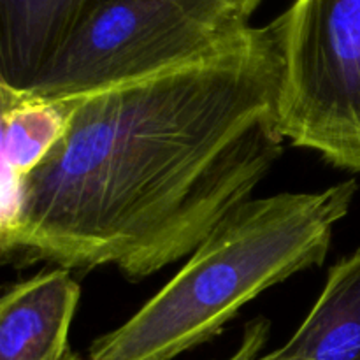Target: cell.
<instances>
[{"label":"cell","instance_id":"1","mask_svg":"<svg viewBox=\"0 0 360 360\" xmlns=\"http://www.w3.org/2000/svg\"><path fill=\"white\" fill-rule=\"evenodd\" d=\"M281 20L202 56L76 95L65 136L0 227L2 264L112 266L139 281L190 257L283 155Z\"/></svg>","mask_w":360,"mask_h":360},{"label":"cell","instance_id":"2","mask_svg":"<svg viewBox=\"0 0 360 360\" xmlns=\"http://www.w3.org/2000/svg\"><path fill=\"white\" fill-rule=\"evenodd\" d=\"M357 181L250 199L125 323L97 338L90 360H174L221 333L267 288L320 267Z\"/></svg>","mask_w":360,"mask_h":360},{"label":"cell","instance_id":"3","mask_svg":"<svg viewBox=\"0 0 360 360\" xmlns=\"http://www.w3.org/2000/svg\"><path fill=\"white\" fill-rule=\"evenodd\" d=\"M248 27L227 0H102L27 90L90 94L206 55Z\"/></svg>","mask_w":360,"mask_h":360},{"label":"cell","instance_id":"4","mask_svg":"<svg viewBox=\"0 0 360 360\" xmlns=\"http://www.w3.org/2000/svg\"><path fill=\"white\" fill-rule=\"evenodd\" d=\"M280 20L281 134L360 172V0H294Z\"/></svg>","mask_w":360,"mask_h":360},{"label":"cell","instance_id":"5","mask_svg":"<svg viewBox=\"0 0 360 360\" xmlns=\"http://www.w3.org/2000/svg\"><path fill=\"white\" fill-rule=\"evenodd\" d=\"M79 299V283L63 267L7 288L0 301V360L63 357Z\"/></svg>","mask_w":360,"mask_h":360},{"label":"cell","instance_id":"6","mask_svg":"<svg viewBox=\"0 0 360 360\" xmlns=\"http://www.w3.org/2000/svg\"><path fill=\"white\" fill-rule=\"evenodd\" d=\"M76 97H48L0 83L2 206L0 227L14 220L28 176L62 141Z\"/></svg>","mask_w":360,"mask_h":360},{"label":"cell","instance_id":"7","mask_svg":"<svg viewBox=\"0 0 360 360\" xmlns=\"http://www.w3.org/2000/svg\"><path fill=\"white\" fill-rule=\"evenodd\" d=\"M102 0H0V83L27 90Z\"/></svg>","mask_w":360,"mask_h":360},{"label":"cell","instance_id":"8","mask_svg":"<svg viewBox=\"0 0 360 360\" xmlns=\"http://www.w3.org/2000/svg\"><path fill=\"white\" fill-rule=\"evenodd\" d=\"M285 347L309 360H360V248L330 267L322 294Z\"/></svg>","mask_w":360,"mask_h":360},{"label":"cell","instance_id":"9","mask_svg":"<svg viewBox=\"0 0 360 360\" xmlns=\"http://www.w3.org/2000/svg\"><path fill=\"white\" fill-rule=\"evenodd\" d=\"M269 320L259 316L255 320H250L243 333V340L236 354L225 360H309L302 357L301 354H295L294 350L287 348L283 345L278 350L269 352V354H260L269 340Z\"/></svg>","mask_w":360,"mask_h":360},{"label":"cell","instance_id":"10","mask_svg":"<svg viewBox=\"0 0 360 360\" xmlns=\"http://www.w3.org/2000/svg\"><path fill=\"white\" fill-rule=\"evenodd\" d=\"M227 2L231 4V6L234 7L239 14H243L246 20H250V16L255 13L257 7L262 4V0H227Z\"/></svg>","mask_w":360,"mask_h":360},{"label":"cell","instance_id":"11","mask_svg":"<svg viewBox=\"0 0 360 360\" xmlns=\"http://www.w3.org/2000/svg\"><path fill=\"white\" fill-rule=\"evenodd\" d=\"M58 360H81V359H79V355L76 354V352L69 350L65 355H63V357H60Z\"/></svg>","mask_w":360,"mask_h":360}]
</instances>
